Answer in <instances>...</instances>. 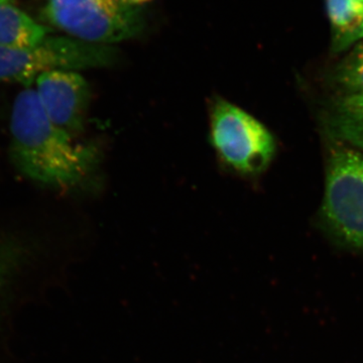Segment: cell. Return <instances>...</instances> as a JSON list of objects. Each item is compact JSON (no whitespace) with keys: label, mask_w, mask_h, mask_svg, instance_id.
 Instances as JSON below:
<instances>
[{"label":"cell","mask_w":363,"mask_h":363,"mask_svg":"<svg viewBox=\"0 0 363 363\" xmlns=\"http://www.w3.org/2000/svg\"><path fill=\"white\" fill-rule=\"evenodd\" d=\"M116 58L111 45L91 44L68 35H50L30 48L0 45V83L30 87L45 72L99 68L111 65Z\"/></svg>","instance_id":"obj_5"},{"label":"cell","mask_w":363,"mask_h":363,"mask_svg":"<svg viewBox=\"0 0 363 363\" xmlns=\"http://www.w3.org/2000/svg\"><path fill=\"white\" fill-rule=\"evenodd\" d=\"M331 28V50L348 51L362 40L363 2L360 0H325Z\"/></svg>","instance_id":"obj_9"},{"label":"cell","mask_w":363,"mask_h":363,"mask_svg":"<svg viewBox=\"0 0 363 363\" xmlns=\"http://www.w3.org/2000/svg\"><path fill=\"white\" fill-rule=\"evenodd\" d=\"M212 145L230 168L242 175L262 173L276 154V140L259 119L226 100L213 104Z\"/></svg>","instance_id":"obj_6"},{"label":"cell","mask_w":363,"mask_h":363,"mask_svg":"<svg viewBox=\"0 0 363 363\" xmlns=\"http://www.w3.org/2000/svg\"><path fill=\"white\" fill-rule=\"evenodd\" d=\"M360 1L363 2V0H360Z\"/></svg>","instance_id":"obj_14"},{"label":"cell","mask_w":363,"mask_h":363,"mask_svg":"<svg viewBox=\"0 0 363 363\" xmlns=\"http://www.w3.org/2000/svg\"><path fill=\"white\" fill-rule=\"evenodd\" d=\"M326 123L338 142L363 152V93L336 97L329 105Z\"/></svg>","instance_id":"obj_8"},{"label":"cell","mask_w":363,"mask_h":363,"mask_svg":"<svg viewBox=\"0 0 363 363\" xmlns=\"http://www.w3.org/2000/svg\"><path fill=\"white\" fill-rule=\"evenodd\" d=\"M45 250L37 236L0 233V363H13L21 315L65 281L67 276L48 264Z\"/></svg>","instance_id":"obj_2"},{"label":"cell","mask_w":363,"mask_h":363,"mask_svg":"<svg viewBox=\"0 0 363 363\" xmlns=\"http://www.w3.org/2000/svg\"><path fill=\"white\" fill-rule=\"evenodd\" d=\"M152 0H45V20L73 39L111 45L133 39L145 28Z\"/></svg>","instance_id":"obj_3"},{"label":"cell","mask_w":363,"mask_h":363,"mask_svg":"<svg viewBox=\"0 0 363 363\" xmlns=\"http://www.w3.org/2000/svg\"><path fill=\"white\" fill-rule=\"evenodd\" d=\"M362 40H363V28H362Z\"/></svg>","instance_id":"obj_13"},{"label":"cell","mask_w":363,"mask_h":363,"mask_svg":"<svg viewBox=\"0 0 363 363\" xmlns=\"http://www.w3.org/2000/svg\"><path fill=\"white\" fill-rule=\"evenodd\" d=\"M35 83L40 106L55 125L73 138L84 130L90 88L82 75L54 70L40 74Z\"/></svg>","instance_id":"obj_7"},{"label":"cell","mask_w":363,"mask_h":363,"mask_svg":"<svg viewBox=\"0 0 363 363\" xmlns=\"http://www.w3.org/2000/svg\"><path fill=\"white\" fill-rule=\"evenodd\" d=\"M321 217L334 240L363 252V152L343 143L329 155Z\"/></svg>","instance_id":"obj_4"},{"label":"cell","mask_w":363,"mask_h":363,"mask_svg":"<svg viewBox=\"0 0 363 363\" xmlns=\"http://www.w3.org/2000/svg\"><path fill=\"white\" fill-rule=\"evenodd\" d=\"M330 82L338 96L363 93V40L350 48L347 55L334 67Z\"/></svg>","instance_id":"obj_11"},{"label":"cell","mask_w":363,"mask_h":363,"mask_svg":"<svg viewBox=\"0 0 363 363\" xmlns=\"http://www.w3.org/2000/svg\"><path fill=\"white\" fill-rule=\"evenodd\" d=\"M0 1H13V0H0Z\"/></svg>","instance_id":"obj_12"},{"label":"cell","mask_w":363,"mask_h":363,"mask_svg":"<svg viewBox=\"0 0 363 363\" xmlns=\"http://www.w3.org/2000/svg\"><path fill=\"white\" fill-rule=\"evenodd\" d=\"M11 136L13 166L26 179L45 187L81 185L99 162L95 145L74 142L73 136L50 121L35 88L26 87L14 98Z\"/></svg>","instance_id":"obj_1"},{"label":"cell","mask_w":363,"mask_h":363,"mask_svg":"<svg viewBox=\"0 0 363 363\" xmlns=\"http://www.w3.org/2000/svg\"><path fill=\"white\" fill-rule=\"evenodd\" d=\"M47 26L40 25L21 11L13 1H0V45L30 48L50 35Z\"/></svg>","instance_id":"obj_10"}]
</instances>
